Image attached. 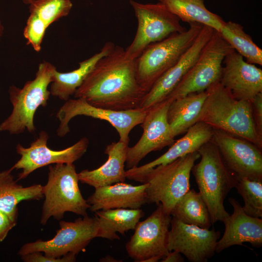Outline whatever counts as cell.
<instances>
[{"label": "cell", "instance_id": "13", "mask_svg": "<svg viewBox=\"0 0 262 262\" xmlns=\"http://www.w3.org/2000/svg\"><path fill=\"white\" fill-rule=\"evenodd\" d=\"M212 140L236 178L262 181V149L245 139L217 129H213Z\"/></svg>", "mask_w": 262, "mask_h": 262}, {"label": "cell", "instance_id": "9", "mask_svg": "<svg viewBox=\"0 0 262 262\" xmlns=\"http://www.w3.org/2000/svg\"><path fill=\"white\" fill-rule=\"evenodd\" d=\"M129 2L138 23L134 39L125 49L127 56L132 59H136L149 45L186 30L180 19L159 2L143 4L130 0Z\"/></svg>", "mask_w": 262, "mask_h": 262}, {"label": "cell", "instance_id": "2", "mask_svg": "<svg viewBox=\"0 0 262 262\" xmlns=\"http://www.w3.org/2000/svg\"><path fill=\"white\" fill-rule=\"evenodd\" d=\"M206 91L198 122L245 139L262 149V135L253 119L251 101L237 99L220 82Z\"/></svg>", "mask_w": 262, "mask_h": 262}, {"label": "cell", "instance_id": "12", "mask_svg": "<svg viewBox=\"0 0 262 262\" xmlns=\"http://www.w3.org/2000/svg\"><path fill=\"white\" fill-rule=\"evenodd\" d=\"M157 209L147 218L139 221L134 232L126 245L129 256L137 262L159 257L163 259L169 253L168 236L172 216L158 204Z\"/></svg>", "mask_w": 262, "mask_h": 262}, {"label": "cell", "instance_id": "3", "mask_svg": "<svg viewBox=\"0 0 262 262\" xmlns=\"http://www.w3.org/2000/svg\"><path fill=\"white\" fill-rule=\"evenodd\" d=\"M197 152L200 160L191 171L207 206L212 225L218 221L223 223L229 216L223 203L228 194L235 187L237 178L226 166L212 139Z\"/></svg>", "mask_w": 262, "mask_h": 262}, {"label": "cell", "instance_id": "1", "mask_svg": "<svg viewBox=\"0 0 262 262\" xmlns=\"http://www.w3.org/2000/svg\"><path fill=\"white\" fill-rule=\"evenodd\" d=\"M146 93L137 79L136 59L115 45L96 64L74 96L95 107L122 111L140 108Z\"/></svg>", "mask_w": 262, "mask_h": 262}, {"label": "cell", "instance_id": "16", "mask_svg": "<svg viewBox=\"0 0 262 262\" xmlns=\"http://www.w3.org/2000/svg\"><path fill=\"white\" fill-rule=\"evenodd\" d=\"M170 228L169 251H178L191 262H206L214 255L220 231L187 224L172 217Z\"/></svg>", "mask_w": 262, "mask_h": 262}, {"label": "cell", "instance_id": "36", "mask_svg": "<svg viewBox=\"0 0 262 262\" xmlns=\"http://www.w3.org/2000/svg\"><path fill=\"white\" fill-rule=\"evenodd\" d=\"M117 260L115 259L114 257L110 256H106L104 257H103L102 259L100 260V262H120V261H116Z\"/></svg>", "mask_w": 262, "mask_h": 262}, {"label": "cell", "instance_id": "25", "mask_svg": "<svg viewBox=\"0 0 262 262\" xmlns=\"http://www.w3.org/2000/svg\"><path fill=\"white\" fill-rule=\"evenodd\" d=\"M12 171L10 168L0 171V210L17 221L18 204L23 200L42 198L43 186L33 184L24 187L15 180Z\"/></svg>", "mask_w": 262, "mask_h": 262}, {"label": "cell", "instance_id": "19", "mask_svg": "<svg viewBox=\"0 0 262 262\" xmlns=\"http://www.w3.org/2000/svg\"><path fill=\"white\" fill-rule=\"evenodd\" d=\"M229 201L233 211L223 222L225 231L216 243L215 252L220 253L231 246L242 245L244 243L260 248L262 246V218L246 214L242 206L233 198H229Z\"/></svg>", "mask_w": 262, "mask_h": 262}, {"label": "cell", "instance_id": "27", "mask_svg": "<svg viewBox=\"0 0 262 262\" xmlns=\"http://www.w3.org/2000/svg\"><path fill=\"white\" fill-rule=\"evenodd\" d=\"M180 20L197 23L219 32L225 22L205 6L204 0H158Z\"/></svg>", "mask_w": 262, "mask_h": 262}, {"label": "cell", "instance_id": "18", "mask_svg": "<svg viewBox=\"0 0 262 262\" xmlns=\"http://www.w3.org/2000/svg\"><path fill=\"white\" fill-rule=\"evenodd\" d=\"M220 83L237 99L251 101L262 93V70L247 63L234 49L224 60Z\"/></svg>", "mask_w": 262, "mask_h": 262}, {"label": "cell", "instance_id": "31", "mask_svg": "<svg viewBox=\"0 0 262 262\" xmlns=\"http://www.w3.org/2000/svg\"><path fill=\"white\" fill-rule=\"evenodd\" d=\"M242 197L244 211L247 215L262 217V181L247 178H237L235 187Z\"/></svg>", "mask_w": 262, "mask_h": 262}, {"label": "cell", "instance_id": "17", "mask_svg": "<svg viewBox=\"0 0 262 262\" xmlns=\"http://www.w3.org/2000/svg\"><path fill=\"white\" fill-rule=\"evenodd\" d=\"M214 30L209 26L203 25L193 45L146 93L140 108L147 111L168 96L194 65Z\"/></svg>", "mask_w": 262, "mask_h": 262}, {"label": "cell", "instance_id": "38", "mask_svg": "<svg viewBox=\"0 0 262 262\" xmlns=\"http://www.w3.org/2000/svg\"><path fill=\"white\" fill-rule=\"evenodd\" d=\"M26 4H30L33 0H21Z\"/></svg>", "mask_w": 262, "mask_h": 262}, {"label": "cell", "instance_id": "23", "mask_svg": "<svg viewBox=\"0 0 262 262\" xmlns=\"http://www.w3.org/2000/svg\"><path fill=\"white\" fill-rule=\"evenodd\" d=\"M115 46L111 42H106L99 52L79 63V67L73 71L62 73L55 70L50 83V94L65 101L69 99L98 61L111 52Z\"/></svg>", "mask_w": 262, "mask_h": 262}, {"label": "cell", "instance_id": "37", "mask_svg": "<svg viewBox=\"0 0 262 262\" xmlns=\"http://www.w3.org/2000/svg\"><path fill=\"white\" fill-rule=\"evenodd\" d=\"M4 33V26L2 24V21L0 19V39L3 35Z\"/></svg>", "mask_w": 262, "mask_h": 262}, {"label": "cell", "instance_id": "30", "mask_svg": "<svg viewBox=\"0 0 262 262\" xmlns=\"http://www.w3.org/2000/svg\"><path fill=\"white\" fill-rule=\"evenodd\" d=\"M29 5V16L46 29L53 22L68 15L71 0H33Z\"/></svg>", "mask_w": 262, "mask_h": 262}, {"label": "cell", "instance_id": "34", "mask_svg": "<svg viewBox=\"0 0 262 262\" xmlns=\"http://www.w3.org/2000/svg\"><path fill=\"white\" fill-rule=\"evenodd\" d=\"M17 221L0 210V243L6 237L9 232L16 226Z\"/></svg>", "mask_w": 262, "mask_h": 262}, {"label": "cell", "instance_id": "20", "mask_svg": "<svg viewBox=\"0 0 262 262\" xmlns=\"http://www.w3.org/2000/svg\"><path fill=\"white\" fill-rule=\"evenodd\" d=\"M213 134V129L212 127L203 122H197L162 155L143 165L126 170V178L138 181L143 175L153 168L166 164L180 157L197 151L203 145L212 139Z\"/></svg>", "mask_w": 262, "mask_h": 262}, {"label": "cell", "instance_id": "6", "mask_svg": "<svg viewBox=\"0 0 262 262\" xmlns=\"http://www.w3.org/2000/svg\"><path fill=\"white\" fill-rule=\"evenodd\" d=\"M78 174L73 164H57L49 167L48 178L43 186V204L40 223L45 225L53 217L61 219L66 212L84 216L89 205L79 187Z\"/></svg>", "mask_w": 262, "mask_h": 262}, {"label": "cell", "instance_id": "14", "mask_svg": "<svg viewBox=\"0 0 262 262\" xmlns=\"http://www.w3.org/2000/svg\"><path fill=\"white\" fill-rule=\"evenodd\" d=\"M48 139V133L43 131L30 147H25L20 144L17 145L16 151L20 158L10 168L12 170H22L18 174V180L26 178L35 170L48 165L73 164L85 153L89 145L88 139L83 137L70 147L55 150L47 146Z\"/></svg>", "mask_w": 262, "mask_h": 262}, {"label": "cell", "instance_id": "26", "mask_svg": "<svg viewBox=\"0 0 262 262\" xmlns=\"http://www.w3.org/2000/svg\"><path fill=\"white\" fill-rule=\"evenodd\" d=\"M95 213L98 224L97 237L110 241L120 239L117 232L123 235L130 230H134L144 215V213L140 209L119 208Z\"/></svg>", "mask_w": 262, "mask_h": 262}, {"label": "cell", "instance_id": "28", "mask_svg": "<svg viewBox=\"0 0 262 262\" xmlns=\"http://www.w3.org/2000/svg\"><path fill=\"white\" fill-rule=\"evenodd\" d=\"M170 215L183 223L209 229L212 225L207 206L199 192L189 189L176 203Z\"/></svg>", "mask_w": 262, "mask_h": 262}, {"label": "cell", "instance_id": "15", "mask_svg": "<svg viewBox=\"0 0 262 262\" xmlns=\"http://www.w3.org/2000/svg\"><path fill=\"white\" fill-rule=\"evenodd\" d=\"M172 100L166 98L147 110L141 124L143 132L133 147L127 148L126 167L137 166L152 151L160 150L174 141L167 120V112Z\"/></svg>", "mask_w": 262, "mask_h": 262}, {"label": "cell", "instance_id": "35", "mask_svg": "<svg viewBox=\"0 0 262 262\" xmlns=\"http://www.w3.org/2000/svg\"><path fill=\"white\" fill-rule=\"evenodd\" d=\"M184 261V259L181 254L176 251H169L168 254L161 260L162 262H181Z\"/></svg>", "mask_w": 262, "mask_h": 262}, {"label": "cell", "instance_id": "24", "mask_svg": "<svg viewBox=\"0 0 262 262\" xmlns=\"http://www.w3.org/2000/svg\"><path fill=\"white\" fill-rule=\"evenodd\" d=\"M206 97L205 91L191 93L172 101L167 112V120L173 138L198 122Z\"/></svg>", "mask_w": 262, "mask_h": 262}, {"label": "cell", "instance_id": "10", "mask_svg": "<svg viewBox=\"0 0 262 262\" xmlns=\"http://www.w3.org/2000/svg\"><path fill=\"white\" fill-rule=\"evenodd\" d=\"M74 221H60L56 235L49 240H37L23 245L17 254L21 256L43 252L47 257L59 258L68 253L77 255L97 237L98 224L96 217L88 215Z\"/></svg>", "mask_w": 262, "mask_h": 262}, {"label": "cell", "instance_id": "4", "mask_svg": "<svg viewBox=\"0 0 262 262\" xmlns=\"http://www.w3.org/2000/svg\"><path fill=\"white\" fill-rule=\"evenodd\" d=\"M56 67L47 61L39 64L35 78L27 82L22 88L12 85L8 89L12 105L10 115L0 124V131L19 134L25 130L34 132V116L37 109L45 107L50 95L48 89Z\"/></svg>", "mask_w": 262, "mask_h": 262}, {"label": "cell", "instance_id": "22", "mask_svg": "<svg viewBox=\"0 0 262 262\" xmlns=\"http://www.w3.org/2000/svg\"><path fill=\"white\" fill-rule=\"evenodd\" d=\"M128 147V144L119 140L108 145L104 151L108 155L105 163L97 169L81 171L78 173L79 181L95 188L124 182Z\"/></svg>", "mask_w": 262, "mask_h": 262}, {"label": "cell", "instance_id": "8", "mask_svg": "<svg viewBox=\"0 0 262 262\" xmlns=\"http://www.w3.org/2000/svg\"><path fill=\"white\" fill-rule=\"evenodd\" d=\"M232 49L220 33L214 30L194 65L166 98L173 101L191 93L205 91L219 82L224 60Z\"/></svg>", "mask_w": 262, "mask_h": 262}, {"label": "cell", "instance_id": "11", "mask_svg": "<svg viewBox=\"0 0 262 262\" xmlns=\"http://www.w3.org/2000/svg\"><path fill=\"white\" fill-rule=\"evenodd\" d=\"M147 112L141 108L113 110L93 106L82 98L68 99L56 114L59 121L57 134L60 137L65 136L70 131V121L76 116L84 115L107 121L117 131L119 141L129 144L130 132L143 122Z\"/></svg>", "mask_w": 262, "mask_h": 262}, {"label": "cell", "instance_id": "29", "mask_svg": "<svg viewBox=\"0 0 262 262\" xmlns=\"http://www.w3.org/2000/svg\"><path fill=\"white\" fill-rule=\"evenodd\" d=\"M219 33L233 49L246 58L247 63L262 65V49L244 31L241 24L231 21H225Z\"/></svg>", "mask_w": 262, "mask_h": 262}, {"label": "cell", "instance_id": "7", "mask_svg": "<svg viewBox=\"0 0 262 262\" xmlns=\"http://www.w3.org/2000/svg\"><path fill=\"white\" fill-rule=\"evenodd\" d=\"M200 158L197 151L151 169L138 180L148 183L146 189L147 203H159L170 214L177 201L190 189V173Z\"/></svg>", "mask_w": 262, "mask_h": 262}, {"label": "cell", "instance_id": "5", "mask_svg": "<svg viewBox=\"0 0 262 262\" xmlns=\"http://www.w3.org/2000/svg\"><path fill=\"white\" fill-rule=\"evenodd\" d=\"M189 24L185 31L149 45L136 59L137 79L146 93L195 41L203 25L197 23Z\"/></svg>", "mask_w": 262, "mask_h": 262}, {"label": "cell", "instance_id": "21", "mask_svg": "<svg viewBox=\"0 0 262 262\" xmlns=\"http://www.w3.org/2000/svg\"><path fill=\"white\" fill-rule=\"evenodd\" d=\"M147 182L132 185L124 182L99 187L86 199L89 209L99 210L125 208L138 209L147 203Z\"/></svg>", "mask_w": 262, "mask_h": 262}, {"label": "cell", "instance_id": "33", "mask_svg": "<svg viewBox=\"0 0 262 262\" xmlns=\"http://www.w3.org/2000/svg\"><path fill=\"white\" fill-rule=\"evenodd\" d=\"M253 119L259 133L262 135V93L251 101Z\"/></svg>", "mask_w": 262, "mask_h": 262}, {"label": "cell", "instance_id": "32", "mask_svg": "<svg viewBox=\"0 0 262 262\" xmlns=\"http://www.w3.org/2000/svg\"><path fill=\"white\" fill-rule=\"evenodd\" d=\"M21 258L25 262H73L76 261V255L68 253L59 258H53L41 252H34L21 256Z\"/></svg>", "mask_w": 262, "mask_h": 262}]
</instances>
